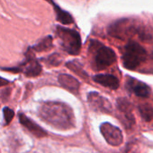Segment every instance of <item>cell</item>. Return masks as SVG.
<instances>
[{
    "mask_svg": "<svg viewBox=\"0 0 153 153\" xmlns=\"http://www.w3.org/2000/svg\"><path fill=\"white\" fill-rule=\"evenodd\" d=\"M39 116L48 125L59 130H69L76 126L72 108L60 101L44 102L39 109Z\"/></svg>",
    "mask_w": 153,
    "mask_h": 153,
    "instance_id": "1",
    "label": "cell"
},
{
    "mask_svg": "<svg viewBox=\"0 0 153 153\" xmlns=\"http://www.w3.org/2000/svg\"><path fill=\"white\" fill-rule=\"evenodd\" d=\"M89 52L92 56L93 67L97 71L109 67L116 61L115 52L97 40L90 41Z\"/></svg>",
    "mask_w": 153,
    "mask_h": 153,
    "instance_id": "2",
    "label": "cell"
},
{
    "mask_svg": "<svg viewBox=\"0 0 153 153\" xmlns=\"http://www.w3.org/2000/svg\"><path fill=\"white\" fill-rule=\"evenodd\" d=\"M55 34L65 52L71 56H78L80 53L81 37L76 30L56 26Z\"/></svg>",
    "mask_w": 153,
    "mask_h": 153,
    "instance_id": "3",
    "label": "cell"
},
{
    "mask_svg": "<svg viewBox=\"0 0 153 153\" xmlns=\"http://www.w3.org/2000/svg\"><path fill=\"white\" fill-rule=\"evenodd\" d=\"M147 58L145 48L137 42L130 41L125 47L122 56L123 65L126 69L134 70Z\"/></svg>",
    "mask_w": 153,
    "mask_h": 153,
    "instance_id": "4",
    "label": "cell"
},
{
    "mask_svg": "<svg viewBox=\"0 0 153 153\" xmlns=\"http://www.w3.org/2000/svg\"><path fill=\"white\" fill-rule=\"evenodd\" d=\"M25 61L21 64L18 67L14 68H3L4 70L12 71L14 73H23V74L27 77H36L40 75L41 72V65L36 60L32 49L29 48L26 53Z\"/></svg>",
    "mask_w": 153,
    "mask_h": 153,
    "instance_id": "5",
    "label": "cell"
},
{
    "mask_svg": "<svg viewBox=\"0 0 153 153\" xmlns=\"http://www.w3.org/2000/svg\"><path fill=\"white\" fill-rule=\"evenodd\" d=\"M100 132L108 144L112 146H119L122 144L124 137L122 131L118 127L109 123H104L100 126Z\"/></svg>",
    "mask_w": 153,
    "mask_h": 153,
    "instance_id": "6",
    "label": "cell"
},
{
    "mask_svg": "<svg viewBox=\"0 0 153 153\" xmlns=\"http://www.w3.org/2000/svg\"><path fill=\"white\" fill-rule=\"evenodd\" d=\"M87 102L90 108L96 111L102 113H111L112 105L107 99L101 96L98 92L91 91L87 95Z\"/></svg>",
    "mask_w": 153,
    "mask_h": 153,
    "instance_id": "7",
    "label": "cell"
},
{
    "mask_svg": "<svg viewBox=\"0 0 153 153\" xmlns=\"http://www.w3.org/2000/svg\"><path fill=\"white\" fill-rule=\"evenodd\" d=\"M126 88L137 97L141 98H148L151 92V88L146 83L132 77H129L126 82Z\"/></svg>",
    "mask_w": 153,
    "mask_h": 153,
    "instance_id": "8",
    "label": "cell"
},
{
    "mask_svg": "<svg viewBox=\"0 0 153 153\" xmlns=\"http://www.w3.org/2000/svg\"><path fill=\"white\" fill-rule=\"evenodd\" d=\"M19 122L20 124L25 127L34 137L36 138H42L47 136V133L33 120L27 117L23 113H19Z\"/></svg>",
    "mask_w": 153,
    "mask_h": 153,
    "instance_id": "9",
    "label": "cell"
},
{
    "mask_svg": "<svg viewBox=\"0 0 153 153\" xmlns=\"http://www.w3.org/2000/svg\"><path fill=\"white\" fill-rule=\"evenodd\" d=\"M58 81H59L60 84L64 89L70 91L71 93L77 95L79 92L80 83H79L78 80L76 79L75 77H73L69 74H61L59 75Z\"/></svg>",
    "mask_w": 153,
    "mask_h": 153,
    "instance_id": "10",
    "label": "cell"
},
{
    "mask_svg": "<svg viewBox=\"0 0 153 153\" xmlns=\"http://www.w3.org/2000/svg\"><path fill=\"white\" fill-rule=\"evenodd\" d=\"M93 80L106 87V88H108V89H111V90H116L119 88V80L113 74H96L93 77Z\"/></svg>",
    "mask_w": 153,
    "mask_h": 153,
    "instance_id": "11",
    "label": "cell"
},
{
    "mask_svg": "<svg viewBox=\"0 0 153 153\" xmlns=\"http://www.w3.org/2000/svg\"><path fill=\"white\" fill-rule=\"evenodd\" d=\"M117 105H118V109L121 111V113L124 117L126 123L132 126L134 123V118L132 114V108L129 102L125 99H118Z\"/></svg>",
    "mask_w": 153,
    "mask_h": 153,
    "instance_id": "12",
    "label": "cell"
},
{
    "mask_svg": "<svg viewBox=\"0 0 153 153\" xmlns=\"http://www.w3.org/2000/svg\"><path fill=\"white\" fill-rule=\"evenodd\" d=\"M50 4L54 7V11H55V13H56V19H57L58 22H60V23L65 24V25H69V24H71L73 22V21H74L73 17L71 16V14L69 12L61 9L54 2H50Z\"/></svg>",
    "mask_w": 153,
    "mask_h": 153,
    "instance_id": "13",
    "label": "cell"
},
{
    "mask_svg": "<svg viewBox=\"0 0 153 153\" xmlns=\"http://www.w3.org/2000/svg\"><path fill=\"white\" fill-rule=\"evenodd\" d=\"M53 47L52 44V37L50 35L45 37L44 39H42L41 41H39L37 44H35L32 49H33L34 51L37 52H42V51H47L49 49H50Z\"/></svg>",
    "mask_w": 153,
    "mask_h": 153,
    "instance_id": "14",
    "label": "cell"
},
{
    "mask_svg": "<svg viewBox=\"0 0 153 153\" xmlns=\"http://www.w3.org/2000/svg\"><path fill=\"white\" fill-rule=\"evenodd\" d=\"M66 66H67L69 70H71V71H73L75 74H77L78 76L82 77V78L85 79V80H87L88 75H87V74L85 72V70L83 69L82 65L79 64L78 62H77V61H70V62H68V63L66 64Z\"/></svg>",
    "mask_w": 153,
    "mask_h": 153,
    "instance_id": "15",
    "label": "cell"
},
{
    "mask_svg": "<svg viewBox=\"0 0 153 153\" xmlns=\"http://www.w3.org/2000/svg\"><path fill=\"white\" fill-rule=\"evenodd\" d=\"M139 111L145 121L150 122L153 118V107L151 105L148 103L142 104L139 106Z\"/></svg>",
    "mask_w": 153,
    "mask_h": 153,
    "instance_id": "16",
    "label": "cell"
},
{
    "mask_svg": "<svg viewBox=\"0 0 153 153\" xmlns=\"http://www.w3.org/2000/svg\"><path fill=\"white\" fill-rule=\"evenodd\" d=\"M46 62L49 65H52V66H57L60 65V62H61V57L60 55H58L57 53L50 55V56H48V58L46 59Z\"/></svg>",
    "mask_w": 153,
    "mask_h": 153,
    "instance_id": "17",
    "label": "cell"
},
{
    "mask_svg": "<svg viewBox=\"0 0 153 153\" xmlns=\"http://www.w3.org/2000/svg\"><path fill=\"white\" fill-rule=\"evenodd\" d=\"M3 114H4V118L5 121V125H9L11 123V121L13 120L14 117V112L13 109H11L8 107H5L3 109Z\"/></svg>",
    "mask_w": 153,
    "mask_h": 153,
    "instance_id": "18",
    "label": "cell"
},
{
    "mask_svg": "<svg viewBox=\"0 0 153 153\" xmlns=\"http://www.w3.org/2000/svg\"><path fill=\"white\" fill-rule=\"evenodd\" d=\"M9 83H10L9 81H7V80L4 79V78H2V77H0V87L5 86V85H7V84H9Z\"/></svg>",
    "mask_w": 153,
    "mask_h": 153,
    "instance_id": "19",
    "label": "cell"
}]
</instances>
